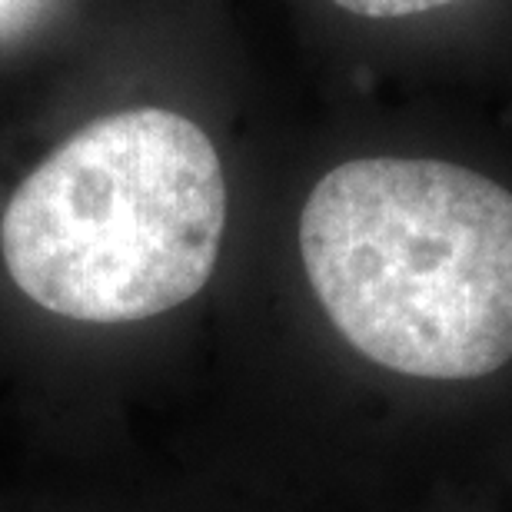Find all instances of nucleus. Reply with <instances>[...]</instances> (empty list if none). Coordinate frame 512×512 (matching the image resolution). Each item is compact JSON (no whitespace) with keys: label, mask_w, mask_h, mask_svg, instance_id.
<instances>
[{"label":"nucleus","mask_w":512,"mask_h":512,"mask_svg":"<svg viewBox=\"0 0 512 512\" xmlns=\"http://www.w3.org/2000/svg\"><path fill=\"white\" fill-rule=\"evenodd\" d=\"M227 227L210 137L173 110L80 127L20 183L0 217L17 290L80 323H137L193 300Z\"/></svg>","instance_id":"obj_2"},{"label":"nucleus","mask_w":512,"mask_h":512,"mask_svg":"<svg viewBox=\"0 0 512 512\" xmlns=\"http://www.w3.org/2000/svg\"><path fill=\"white\" fill-rule=\"evenodd\" d=\"M333 4L350 10V14L386 20V17H413V14H423V10L456 4V0H333Z\"/></svg>","instance_id":"obj_3"},{"label":"nucleus","mask_w":512,"mask_h":512,"mask_svg":"<svg viewBox=\"0 0 512 512\" xmlns=\"http://www.w3.org/2000/svg\"><path fill=\"white\" fill-rule=\"evenodd\" d=\"M316 300L366 360L476 380L512 360V193L446 160H346L300 217Z\"/></svg>","instance_id":"obj_1"},{"label":"nucleus","mask_w":512,"mask_h":512,"mask_svg":"<svg viewBox=\"0 0 512 512\" xmlns=\"http://www.w3.org/2000/svg\"><path fill=\"white\" fill-rule=\"evenodd\" d=\"M4 4H7V0H0V7H4Z\"/></svg>","instance_id":"obj_4"}]
</instances>
